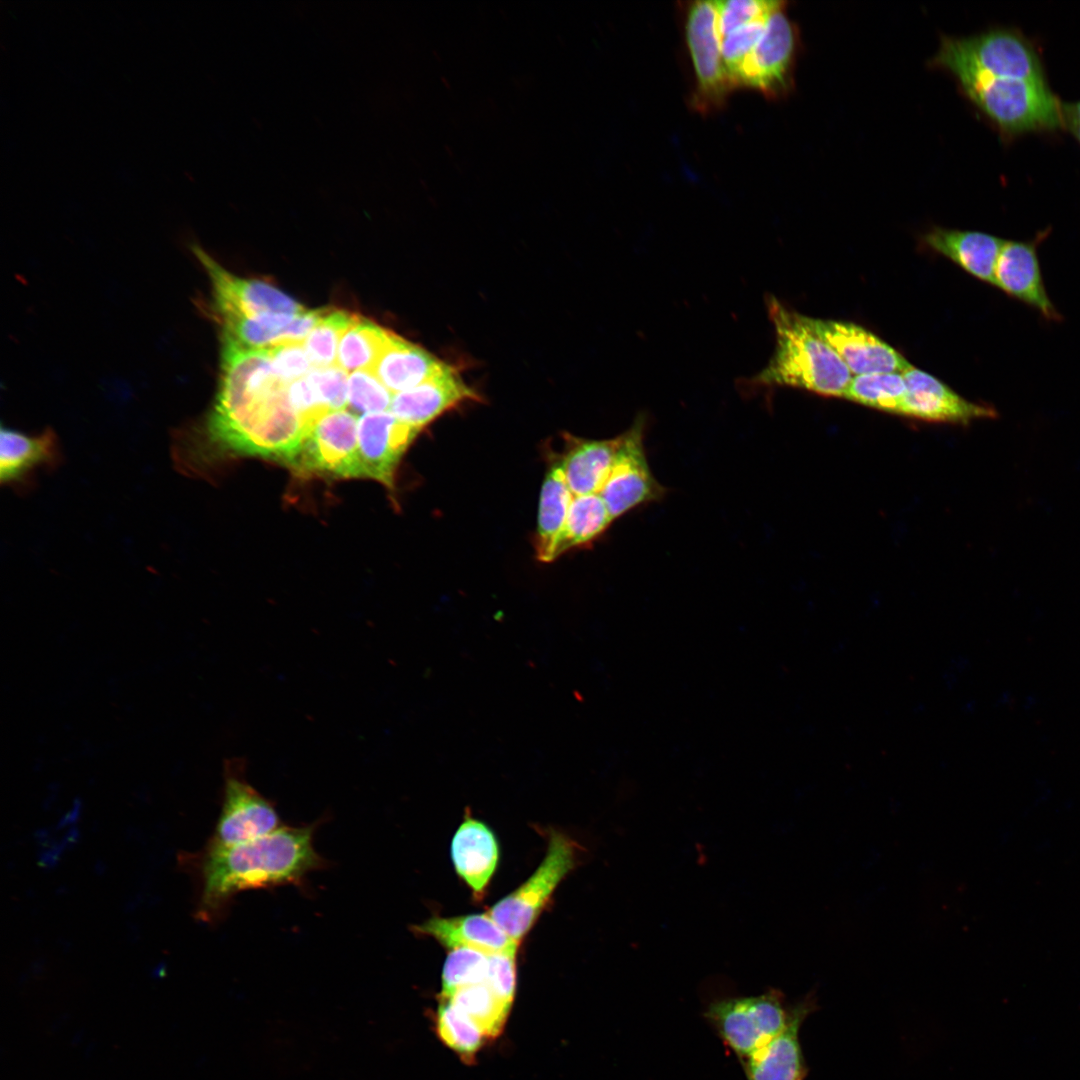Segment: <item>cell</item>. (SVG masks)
I'll return each mask as SVG.
<instances>
[{"label":"cell","mask_w":1080,"mask_h":1080,"mask_svg":"<svg viewBox=\"0 0 1080 1080\" xmlns=\"http://www.w3.org/2000/svg\"><path fill=\"white\" fill-rule=\"evenodd\" d=\"M926 244L979 280L994 285L996 263L1005 240L978 231L933 228Z\"/></svg>","instance_id":"20"},{"label":"cell","mask_w":1080,"mask_h":1080,"mask_svg":"<svg viewBox=\"0 0 1080 1080\" xmlns=\"http://www.w3.org/2000/svg\"><path fill=\"white\" fill-rule=\"evenodd\" d=\"M806 321L835 351L852 376L875 372L903 373L912 366L897 350L862 326L809 316Z\"/></svg>","instance_id":"13"},{"label":"cell","mask_w":1080,"mask_h":1080,"mask_svg":"<svg viewBox=\"0 0 1080 1080\" xmlns=\"http://www.w3.org/2000/svg\"><path fill=\"white\" fill-rule=\"evenodd\" d=\"M784 3L783 1L771 0L714 1L721 39L740 27L766 20L773 11Z\"/></svg>","instance_id":"35"},{"label":"cell","mask_w":1080,"mask_h":1080,"mask_svg":"<svg viewBox=\"0 0 1080 1080\" xmlns=\"http://www.w3.org/2000/svg\"><path fill=\"white\" fill-rule=\"evenodd\" d=\"M393 394L370 370L352 372L348 378V406L354 414L388 411Z\"/></svg>","instance_id":"34"},{"label":"cell","mask_w":1080,"mask_h":1080,"mask_svg":"<svg viewBox=\"0 0 1080 1080\" xmlns=\"http://www.w3.org/2000/svg\"><path fill=\"white\" fill-rule=\"evenodd\" d=\"M933 62L945 69L962 66L992 77L1046 83L1035 50L1010 31L944 38Z\"/></svg>","instance_id":"4"},{"label":"cell","mask_w":1080,"mask_h":1080,"mask_svg":"<svg viewBox=\"0 0 1080 1080\" xmlns=\"http://www.w3.org/2000/svg\"><path fill=\"white\" fill-rule=\"evenodd\" d=\"M907 391L899 372H875L852 376L842 398L896 414Z\"/></svg>","instance_id":"31"},{"label":"cell","mask_w":1080,"mask_h":1080,"mask_svg":"<svg viewBox=\"0 0 1080 1080\" xmlns=\"http://www.w3.org/2000/svg\"><path fill=\"white\" fill-rule=\"evenodd\" d=\"M576 862V844L565 834L550 832L546 855L535 872L487 913L514 941L531 929L561 880Z\"/></svg>","instance_id":"5"},{"label":"cell","mask_w":1080,"mask_h":1080,"mask_svg":"<svg viewBox=\"0 0 1080 1080\" xmlns=\"http://www.w3.org/2000/svg\"><path fill=\"white\" fill-rule=\"evenodd\" d=\"M499 857L493 832L481 821L466 818L451 842V858L457 874L479 896L490 881Z\"/></svg>","instance_id":"21"},{"label":"cell","mask_w":1080,"mask_h":1080,"mask_svg":"<svg viewBox=\"0 0 1080 1080\" xmlns=\"http://www.w3.org/2000/svg\"><path fill=\"white\" fill-rule=\"evenodd\" d=\"M808 1010L807 1003L793 1008L784 1030L746 1059L748 1080H802L805 1068L799 1028Z\"/></svg>","instance_id":"23"},{"label":"cell","mask_w":1080,"mask_h":1080,"mask_svg":"<svg viewBox=\"0 0 1080 1080\" xmlns=\"http://www.w3.org/2000/svg\"><path fill=\"white\" fill-rule=\"evenodd\" d=\"M1063 116L1064 123L1080 142V101L1072 105H1063Z\"/></svg>","instance_id":"40"},{"label":"cell","mask_w":1080,"mask_h":1080,"mask_svg":"<svg viewBox=\"0 0 1080 1080\" xmlns=\"http://www.w3.org/2000/svg\"><path fill=\"white\" fill-rule=\"evenodd\" d=\"M517 949L488 954L485 983L506 1003L512 1005L516 991Z\"/></svg>","instance_id":"39"},{"label":"cell","mask_w":1080,"mask_h":1080,"mask_svg":"<svg viewBox=\"0 0 1080 1080\" xmlns=\"http://www.w3.org/2000/svg\"><path fill=\"white\" fill-rule=\"evenodd\" d=\"M685 41L693 67L692 108L703 115L722 109L734 90L726 74L714 1H693L684 9Z\"/></svg>","instance_id":"6"},{"label":"cell","mask_w":1080,"mask_h":1080,"mask_svg":"<svg viewBox=\"0 0 1080 1080\" xmlns=\"http://www.w3.org/2000/svg\"><path fill=\"white\" fill-rule=\"evenodd\" d=\"M790 1012L779 991L713 1002L705 1016L723 1041L741 1058L748 1059L786 1027Z\"/></svg>","instance_id":"7"},{"label":"cell","mask_w":1080,"mask_h":1080,"mask_svg":"<svg viewBox=\"0 0 1080 1080\" xmlns=\"http://www.w3.org/2000/svg\"><path fill=\"white\" fill-rule=\"evenodd\" d=\"M967 96L1000 128L1012 133L1056 129L1063 105L1047 83L992 77L975 70L949 69Z\"/></svg>","instance_id":"3"},{"label":"cell","mask_w":1080,"mask_h":1080,"mask_svg":"<svg viewBox=\"0 0 1080 1080\" xmlns=\"http://www.w3.org/2000/svg\"><path fill=\"white\" fill-rule=\"evenodd\" d=\"M271 365L276 376L284 383L307 376L314 368L303 342H286L269 348Z\"/></svg>","instance_id":"37"},{"label":"cell","mask_w":1080,"mask_h":1080,"mask_svg":"<svg viewBox=\"0 0 1080 1080\" xmlns=\"http://www.w3.org/2000/svg\"><path fill=\"white\" fill-rule=\"evenodd\" d=\"M193 248L211 279L214 304L220 316L295 315L306 311L300 303L274 286L258 280L239 278L224 269L200 247Z\"/></svg>","instance_id":"12"},{"label":"cell","mask_w":1080,"mask_h":1080,"mask_svg":"<svg viewBox=\"0 0 1080 1080\" xmlns=\"http://www.w3.org/2000/svg\"><path fill=\"white\" fill-rule=\"evenodd\" d=\"M61 459L56 434L47 429L28 435L2 426L0 480L2 484H22L40 467H54Z\"/></svg>","instance_id":"24"},{"label":"cell","mask_w":1080,"mask_h":1080,"mask_svg":"<svg viewBox=\"0 0 1080 1080\" xmlns=\"http://www.w3.org/2000/svg\"><path fill=\"white\" fill-rule=\"evenodd\" d=\"M316 388L323 404L329 410L346 409L348 406V374L337 364L313 368L307 375Z\"/></svg>","instance_id":"38"},{"label":"cell","mask_w":1080,"mask_h":1080,"mask_svg":"<svg viewBox=\"0 0 1080 1080\" xmlns=\"http://www.w3.org/2000/svg\"><path fill=\"white\" fill-rule=\"evenodd\" d=\"M1043 239L1040 234L1030 241L1005 240L996 263L994 286L1035 309L1046 320L1059 321L1062 316L1046 291L1038 257V245Z\"/></svg>","instance_id":"16"},{"label":"cell","mask_w":1080,"mask_h":1080,"mask_svg":"<svg viewBox=\"0 0 1080 1080\" xmlns=\"http://www.w3.org/2000/svg\"><path fill=\"white\" fill-rule=\"evenodd\" d=\"M646 416L638 415L629 429L619 435V445L611 471L600 490L613 520L665 495L650 469L644 447Z\"/></svg>","instance_id":"9"},{"label":"cell","mask_w":1080,"mask_h":1080,"mask_svg":"<svg viewBox=\"0 0 1080 1080\" xmlns=\"http://www.w3.org/2000/svg\"><path fill=\"white\" fill-rule=\"evenodd\" d=\"M766 20L740 27L721 39L724 68L734 90L738 88L737 81L744 62L764 32Z\"/></svg>","instance_id":"36"},{"label":"cell","mask_w":1080,"mask_h":1080,"mask_svg":"<svg viewBox=\"0 0 1080 1080\" xmlns=\"http://www.w3.org/2000/svg\"><path fill=\"white\" fill-rule=\"evenodd\" d=\"M775 333V349L767 365L742 380L748 390L792 387L828 397H843L852 374L835 351L800 314L773 295L766 297Z\"/></svg>","instance_id":"2"},{"label":"cell","mask_w":1080,"mask_h":1080,"mask_svg":"<svg viewBox=\"0 0 1080 1080\" xmlns=\"http://www.w3.org/2000/svg\"><path fill=\"white\" fill-rule=\"evenodd\" d=\"M412 929L417 934L434 938L450 950L471 948L494 954L518 949L519 946L487 912L457 917H432Z\"/></svg>","instance_id":"18"},{"label":"cell","mask_w":1080,"mask_h":1080,"mask_svg":"<svg viewBox=\"0 0 1080 1080\" xmlns=\"http://www.w3.org/2000/svg\"><path fill=\"white\" fill-rule=\"evenodd\" d=\"M612 521L599 493L573 496L556 543L554 559L571 549L592 543L608 529Z\"/></svg>","instance_id":"27"},{"label":"cell","mask_w":1080,"mask_h":1080,"mask_svg":"<svg viewBox=\"0 0 1080 1080\" xmlns=\"http://www.w3.org/2000/svg\"><path fill=\"white\" fill-rule=\"evenodd\" d=\"M223 338L247 349H268L286 342H304L316 323L310 312L295 315H221Z\"/></svg>","instance_id":"19"},{"label":"cell","mask_w":1080,"mask_h":1080,"mask_svg":"<svg viewBox=\"0 0 1080 1080\" xmlns=\"http://www.w3.org/2000/svg\"><path fill=\"white\" fill-rule=\"evenodd\" d=\"M317 824L282 825L263 837L232 845L210 840L198 851L179 855V865L197 887L195 917L216 923L234 897L247 890L300 885L327 861L314 847Z\"/></svg>","instance_id":"1"},{"label":"cell","mask_w":1080,"mask_h":1080,"mask_svg":"<svg viewBox=\"0 0 1080 1080\" xmlns=\"http://www.w3.org/2000/svg\"><path fill=\"white\" fill-rule=\"evenodd\" d=\"M435 1027L440 1040L467 1064L474 1062L487 1039L470 1017L447 998L441 996L435 1016Z\"/></svg>","instance_id":"30"},{"label":"cell","mask_w":1080,"mask_h":1080,"mask_svg":"<svg viewBox=\"0 0 1080 1080\" xmlns=\"http://www.w3.org/2000/svg\"><path fill=\"white\" fill-rule=\"evenodd\" d=\"M356 317V314L344 310L324 309L321 318L303 342L314 368L336 364L341 337Z\"/></svg>","instance_id":"32"},{"label":"cell","mask_w":1080,"mask_h":1080,"mask_svg":"<svg viewBox=\"0 0 1080 1080\" xmlns=\"http://www.w3.org/2000/svg\"><path fill=\"white\" fill-rule=\"evenodd\" d=\"M487 969L488 954L471 948L451 949L443 965L440 995L485 982Z\"/></svg>","instance_id":"33"},{"label":"cell","mask_w":1080,"mask_h":1080,"mask_svg":"<svg viewBox=\"0 0 1080 1080\" xmlns=\"http://www.w3.org/2000/svg\"><path fill=\"white\" fill-rule=\"evenodd\" d=\"M573 496L559 461L554 462L545 475L540 492L535 538L536 557L539 561L555 560L556 543Z\"/></svg>","instance_id":"26"},{"label":"cell","mask_w":1080,"mask_h":1080,"mask_svg":"<svg viewBox=\"0 0 1080 1080\" xmlns=\"http://www.w3.org/2000/svg\"><path fill=\"white\" fill-rule=\"evenodd\" d=\"M391 334L392 331L357 315L341 337L336 364L347 372L371 370Z\"/></svg>","instance_id":"28"},{"label":"cell","mask_w":1080,"mask_h":1080,"mask_svg":"<svg viewBox=\"0 0 1080 1080\" xmlns=\"http://www.w3.org/2000/svg\"><path fill=\"white\" fill-rule=\"evenodd\" d=\"M446 364L421 346L392 332L370 371L394 395L418 385Z\"/></svg>","instance_id":"25"},{"label":"cell","mask_w":1080,"mask_h":1080,"mask_svg":"<svg viewBox=\"0 0 1080 1080\" xmlns=\"http://www.w3.org/2000/svg\"><path fill=\"white\" fill-rule=\"evenodd\" d=\"M907 391L897 415L930 421L968 424L973 420L994 418L991 406L969 401L932 375L909 367L903 373Z\"/></svg>","instance_id":"14"},{"label":"cell","mask_w":1080,"mask_h":1080,"mask_svg":"<svg viewBox=\"0 0 1080 1080\" xmlns=\"http://www.w3.org/2000/svg\"><path fill=\"white\" fill-rule=\"evenodd\" d=\"M785 5L766 20L764 32L744 62L737 81L738 88L757 90L768 99L782 98L793 87L798 36Z\"/></svg>","instance_id":"10"},{"label":"cell","mask_w":1080,"mask_h":1080,"mask_svg":"<svg viewBox=\"0 0 1080 1080\" xmlns=\"http://www.w3.org/2000/svg\"><path fill=\"white\" fill-rule=\"evenodd\" d=\"M419 432L389 410L361 415L358 419V452L363 477L393 488L400 460Z\"/></svg>","instance_id":"15"},{"label":"cell","mask_w":1080,"mask_h":1080,"mask_svg":"<svg viewBox=\"0 0 1080 1080\" xmlns=\"http://www.w3.org/2000/svg\"><path fill=\"white\" fill-rule=\"evenodd\" d=\"M456 369L446 364L418 385L393 395L389 411L402 422L421 431L446 411L466 401H479Z\"/></svg>","instance_id":"17"},{"label":"cell","mask_w":1080,"mask_h":1080,"mask_svg":"<svg viewBox=\"0 0 1080 1080\" xmlns=\"http://www.w3.org/2000/svg\"><path fill=\"white\" fill-rule=\"evenodd\" d=\"M566 447L559 463L574 496L599 493L614 463L619 436L606 440L565 435Z\"/></svg>","instance_id":"22"},{"label":"cell","mask_w":1080,"mask_h":1080,"mask_svg":"<svg viewBox=\"0 0 1080 1080\" xmlns=\"http://www.w3.org/2000/svg\"><path fill=\"white\" fill-rule=\"evenodd\" d=\"M292 466L299 472L363 477L356 415L346 409L321 414L312 423Z\"/></svg>","instance_id":"11"},{"label":"cell","mask_w":1080,"mask_h":1080,"mask_svg":"<svg viewBox=\"0 0 1080 1080\" xmlns=\"http://www.w3.org/2000/svg\"><path fill=\"white\" fill-rule=\"evenodd\" d=\"M282 826L274 804L246 777V761L224 762L222 806L210 841L232 845L268 835Z\"/></svg>","instance_id":"8"},{"label":"cell","mask_w":1080,"mask_h":1080,"mask_svg":"<svg viewBox=\"0 0 1080 1080\" xmlns=\"http://www.w3.org/2000/svg\"><path fill=\"white\" fill-rule=\"evenodd\" d=\"M440 996L447 998L470 1017L487 1039H493L502 1033L512 1007L498 997L485 982L460 988L447 996Z\"/></svg>","instance_id":"29"}]
</instances>
